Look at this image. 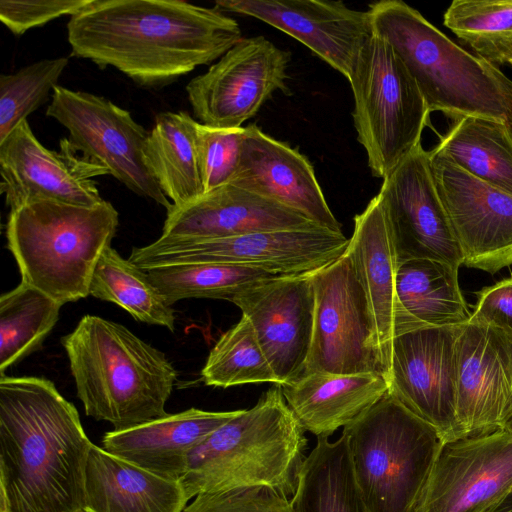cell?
Wrapping results in <instances>:
<instances>
[{"instance_id": "obj_29", "label": "cell", "mask_w": 512, "mask_h": 512, "mask_svg": "<svg viewBox=\"0 0 512 512\" xmlns=\"http://www.w3.org/2000/svg\"><path fill=\"white\" fill-rule=\"evenodd\" d=\"M294 512H368L356 482L345 435L317 437L290 500Z\"/></svg>"}, {"instance_id": "obj_16", "label": "cell", "mask_w": 512, "mask_h": 512, "mask_svg": "<svg viewBox=\"0 0 512 512\" xmlns=\"http://www.w3.org/2000/svg\"><path fill=\"white\" fill-rule=\"evenodd\" d=\"M399 263L429 259L463 265L462 253L432 175L429 154L418 145L383 179L379 193Z\"/></svg>"}, {"instance_id": "obj_23", "label": "cell", "mask_w": 512, "mask_h": 512, "mask_svg": "<svg viewBox=\"0 0 512 512\" xmlns=\"http://www.w3.org/2000/svg\"><path fill=\"white\" fill-rule=\"evenodd\" d=\"M312 226L318 225L302 214L228 183L185 206L172 207L167 211L161 235L217 239Z\"/></svg>"}, {"instance_id": "obj_17", "label": "cell", "mask_w": 512, "mask_h": 512, "mask_svg": "<svg viewBox=\"0 0 512 512\" xmlns=\"http://www.w3.org/2000/svg\"><path fill=\"white\" fill-rule=\"evenodd\" d=\"M512 494V433L505 429L442 445L419 512H492Z\"/></svg>"}, {"instance_id": "obj_5", "label": "cell", "mask_w": 512, "mask_h": 512, "mask_svg": "<svg viewBox=\"0 0 512 512\" xmlns=\"http://www.w3.org/2000/svg\"><path fill=\"white\" fill-rule=\"evenodd\" d=\"M367 11L374 34L402 61L430 112L506 119L511 80L497 67L458 46L403 1H378Z\"/></svg>"}, {"instance_id": "obj_25", "label": "cell", "mask_w": 512, "mask_h": 512, "mask_svg": "<svg viewBox=\"0 0 512 512\" xmlns=\"http://www.w3.org/2000/svg\"><path fill=\"white\" fill-rule=\"evenodd\" d=\"M188 501L180 481L92 444L85 471L87 512H183Z\"/></svg>"}, {"instance_id": "obj_4", "label": "cell", "mask_w": 512, "mask_h": 512, "mask_svg": "<svg viewBox=\"0 0 512 512\" xmlns=\"http://www.w3.org/2000/svg\"><path fill=\"white\" fill-rule=\"evenodd\" d=\"M280 384L241 409L189 454L179 480L188 500L225 489L269 486L293 496L307 445Z\"/></svg>"}, {"instance_id": "obj_28", "label": "cell", "mask_w": 512, "mask_h": 512, "mask_svg": "<svg viewBox=\"0 0 512 512\" xmlns=\"http://www.w3.org/2000/svg\"><path fill=\"white\" fill-rule=\"evenodd\" d=\"M197 123L184 111L162 112L146 139L145 164L175 208L205 194L196 148Z\"/></svg>"}, {"instance_id": "obj_41", "label": "cell", "mask_w": 512, "mask_h": 512, "mask_svg": "<svg viewBox=\"0 0 512 512\" xmlns=\"http://www.w3.org/2000/svg\"><path fill=\"white\" fill-rule=\"evenodd\" d=\"M492 512H512V494L509 495L500 505Z\"/></svg>"}, {"instance_id": "obj_38", "label": "cell", "mask_w": 512, "mask_h": 512, "mask_svg": "<svg viewBox=\"0 0 512 512\" xmlns=\"http://www.w3.org/2000/svg\"><path fill=\"white\" fill-rule=\"evenodd\" d=\"M183 512H294L289 498L269 486L198 494Z\"/></svg>"}, {"instance_id": "obj_6", "label": "cell", "mask_w": 512, "mask_h": 512, "mask_svg": "<svg viewBox=\"0 0 512 512\" xmlns=\"http://www.w3.org/2000/svg\"><path fill=\"white\" fill-rule=\"evenodd\" d=\"M118 224L119 214L106 200L93 207L35 201L10 210L7 247L21 282L64 305L90 295L96 265Z\"/></svg>"}, {"instance_id": "obj_42", "label": "cell", "mask_w": 512, "mask_h": 512, "mask_svg": "<svg viewBox=\"0 0 512 512\" xmlns=\"http://www.w3.org/2000/svg\"><path fill=\"white\" fill-rule=\"evenodd\" d=\"M505 122L512 134V81L510 82V98H509V107L506 115Z\"/></svg>"}, {"instance_id": "obj_14", "label": "cell", "mask_w": 512, "mask_h": 512, "mask_svg": "<svg viewBox=\"0 0 512 512\" xmlns=\"http://www.w3.org/2000/svg\"><path fill=\"white\" fill-rule=\"evenodd\" d=\"M0 174L10 210L41 200L96 206L104 199L93 178L110 175L103 165L78 155L68 138L60 140L59 151L47 149L27 120L0 143Z\"/></svg>"}, {"instance_id": "obj_45", "label": "cell", "mask_w": 512, "mask_h": 512, "mask_svg": "<svg viewBox=\"0 0 512 512\" xmlns=\"http://www.w3.org/2000/svg\"><path fill=\"white\" fill-rule=\"evenodd\" d=\"M510 64L512 65V62Z\"/></svg>"}, {"instance_id": "obj_35", "label": "cell", "mask_w": 512, "mask_h": 512, "mask_svg": "<svg viewBox=\"0 0 512 512\" xmlns=\"http://www.w3.org/2000/svg\"><path fill=\"white\" fill-rule=\"evenodd\" d=\"M208 386L227 388L248 383H277L250 321L241 319L211 349L201 371Z\"/></svg>"}, {"instance_id": "obj_18", "label": "cell", "mask_w": 512, "mask_h": 512, "mask_svg": "<svg viewBox=\"0 0 512 512\" xmlns=\"http://www.w3.org/2000/svg\"><path fill=\"white\" fill-rule=\"evenodd\" d=\"M460 438L505 429L512 416V331L469 319L456 340Z\"/></svg>"}, {"instance_id": "obj_33", "label": "cell", "mask_w": 512, "mask_h": 512, "mask_svg": "<svg viewBox=\"0 0 512 512\" xmlns=\"http://www.w3.org/2000/svg\"><path fill=\"white\" fill-rule=\"evenodd\" d=\"M168 305L189 298L227 300L249 286L276 276L265 271L227 263H191L156 267L146 271Z\"/></svg>"}, {"instance_id": "obj_7", "label": "cell", "mask_w": 512, "mask_h": 512, "mask_svg": "<svg viewBox=\"0 0 512 512\" xmlns=\"http://www.w3.org/2000/svg\"><path fill=\"white\" fill-rule=\"evenodd\" d=\"M368 512H419L444 444L435 428L389 391L343 427Z\"/></svg>"}, {"instance_id": "obj_37", "label": "cell", "mask_w": 512, "mask_h": 512, "mask_svg": "<svg viewBox=\"0 0 512 512\" xmlns=\"http://www.w3.org/2000/svg\"><path fill=\"white\" fill-rule=\"evenodd\" d=\"M244 137L245 127L197 123L196 148L205 193L231 182L240 164Z\"/></svg>"}, {"instance_id": "obj_24", "label": "cell", "mask_w": 512, "mask_h": 512, "mask_svg": "<svg viewBox=\"0 0 512 512\" xmlns=\"http://www.w3.org/2000/svg\"><path fill=\"white\" fill-rule=\"evenodd\" d=\"M239 411L190 408L128 429L106 432L102 446L117 457L179 481L185 473L190 452Z\"/></svg>"}, {"instance_id": "obj_44", "label": "cell", "mask_w": 512, "mask_h": 512, "mask_svg": "<svg viewBox=\"0 0 512 512\" xmlns=\"http://www.w3.org/2000/svg\"><path fill=\"white\" fill-rule=\"evenodd\" d=\"M78 512H87V511H86L85 509H82V510H80V511H78Z\"/></svg>"}, {"instance_id": "obj_21", "label": "cell", "mask_w": 512, "mask_h": 512, "mask_svg": "<svg viewBox=\"0 0 512 512\" xmlns=\"http://www.w3.org/2000/svg\"><path fill=\"white\" fill-rule=\"evenodd\" d=\"M230 183L294 210L320 227L342 232L310 161L255 124L245 127L240 164Z\"/></svg>"}, {"instance_id": "obj_31", "label": "cell", "mask_w": 512, "mask_h": 512, "mask_svg": "<svg viewBox=\"0 0 512 512\" xmlns=\"http://www.w3.org/2000/svg\"><path fill=\"white\" fill-rule=\"evenodd\" d=\"M89 293L117 304L140 322L175 330V311L146 271L123 258L112 246L104 250L96 265Z\"/></svg>"}, {"instance_id": "obj_8", "label": "cell", "mask_w": 512, "mask_h": 512, "mask_svg": "<svg viewBox=\"0 0 512 512\" xmlns=\"http://www.w3.org/2000/svg\"><path fill=\"white\" fill-rule=\"evenodd\" d=\"M348 81L357 140L373 176L384 179L421 144L431 112L402 61L374 32Z\"/></svg>"}, {"instance_id": "obj_43", "label": "cell", "mask_w": 512, "mask_h": 512, "mask_svg": "<svg viewBox=\"0 0 512 512\" xmlns=\"http://www.w3.org/2000/svg\"><path fill=\"white\" fill-rule=\"evenodd\" d=\"M505 430L509 431L510 433H512V416L511 418L509 419V421L507 422L506 426H505Z\"/></svg>"}, {"instance_id": "obj_32", "label": "cell", "mask_w": 512, "mask_h": 512, "mask_svg": "<svg viewBox=\"0 0 512 512\" xmlns=\"http://www.w3.org/2000/svg\"><path fill=\"white\" fill-rule=\"evenodd\" d=\"M63 305L21 282L0 297V372L39 349Z\"/></svg>"}, {"instance_id": "obj_1", "label": "cell", "mask_w": 512, "mask_h": 512, "mask_svg": "<svg viewBox=\"0 0 512 512\" xmlns=\"http://www.w3.org/2000/svg\"><path fill=\"white\" fill-rule=\"evenodd\" d=\"M72 54L162 88L222 57L243 37L218 8L180 0H91L70 17Z\"/></svg>"}, {"instance_id": "obj_12", "label": "cell", "mask_w": 512, "mask_h": 512, "mask_svg": "<svg viewBox=\"0 0 512 512\" xmlns=\"http://www.w3.org/2000/svg\"><path fill=\"white\" fill-rule=\"evenodd\" d=\"M290 59L264 36L242 38L186 85L194 116L211 127H242L274 92L290 94Z\"/></svg>"}, {"instance_id": "obj_2", "label": "cell", "mask_w": 512, "mask_h": 512, "mask_svg": "<svg viewBox=\"0 0 512 512\" xmlns=\"http://www.w3.org/2000/svg\"><path fill=\"white\" fill-rule=\"evenodd\" d=\"M92 442L48 379L0 377V497L10 512H78Z\"/></svg>"}, {"instance_id": "obj_30", "label": "cell", "mask_w": 512, "mask_h": 512, "mask_svg": "<svg viewBox=\"0 0 512 512\" xmlns=\"http://www.w3.org/2000/svg\"><path fill=\"white\" fill-rule=\"evenodd\" d=\"M434 149L468 174L512 195V134L505 120L457 117Z\"/></svg>"}, {"instance_id": "obj_22", "label": "cell", "mask_w": 512, "mask_h": 512, "mask_svg": "<svg viewBox=\"0 0 512 512\" xmlns=\"http://www.w3.org/2000/svg\"><path fill=\"white\" fill-rule=\"evenodd\" d=\"M346 252L367 299L373 345L385 374L392 340L406 332V326L396 294L400 263L378 195L354 217Z\"/></svg>"}, {"instance_id": "obj_36", "label": "cell", "mask_w": 512, "mask_h": 512, "mask_svg": "<svg viewBox=\"0 0 512 512\" xmlns=\"http://www.w3.org/2000/svg\"><path fill=\"white\" fill-rule=\"evenodd\" d=\"M68 58L43 59L0 77V143L53 94Z\"/></svg>"}, {"instance_id": "obj_3", "label": "cell", "mask_w": 512, "mask_h": 512, "mask_svg": "<svg viewBox=\"0 0 512 512\" xmlns=\"http://www.w3.org/2000/svg\"><path fill=\"white\" fill-rule=\"evenodd\" d=\"M61 343L87 416L124 430L168 414L177 371L125 326L85 315Z\"/></svg>"}, {"instance_id": "obj_10", "label": "cell", "mask_w": 512, "mask_h": 512, "mask_svg": "<svg viewBox=\"0 0 512 512\" xmlns=\"http://www.w3.org/2000/svg\"><path fill=\"white\" fill-rule=\"evenodd\" d=\"M46 114L66 128L78 154L103 165L137 195L172 209L145 164L149 132L129 111L104 97L56 86Z\"/></svg>"}, {"instance_id": "obj_20", "label": "cell", "mask_w": 512, "mask_h": 512, "mask_svg": "<svg viewBox=\"0 0 512 512\" xmlns=\"http://www.w3.org/2000/svg\"><path fill=\"white\" fill-rule=\"evenodd\" d=\"M215 7L259 19L304 44L350 78L357 57L373 35L368 11L326 0H217Z\"/></svg>"}, {"instance_id": "obj_39", "label": "cell", "mask_w": 512, "mask_h": 512, "mask_svg": "<svg viewBox=\"0 0 512 512\" xmlns=\"http://www.w3.org/2000/svg\"><path fill=\"white\" fill-rule=\"evenodd\" d=\"M91 0H1V22L14 34L43 26L64 15L73 16Z\"/></svg>"}, {"instance_id": "obj_34", "label": "cell", "mask_w": 512, "mask_h": 512, "mask_svg": "<svg viewBox=\"0 0 512 512\" xmlns=\"http://www.w3.org/2000/svg\"><path fill=\"white\" fill-rule=\"evenodd\" d=\"M443 22L491 65L512 62V0H454Z\"/></svg>"}, {"instance_id": "obj_9", "label": "cell", "mask_w": 512, "mask_h": 512, "mask_svg": "<svg viewBox=\"0 0 512 512\" xmlns=\"http://www.w3.org/2000/svg\"><path fill=\"white\" fill-rule=\"evenodd\" d=\"M349 239L320 226L249 233L228 238L187 239L160 236L134 247L129 260L144 271L191 263H227L272 275L315 272L341 257Z\"/></svg>"}, {"instance_id": "obj_27", "label": "cell", "mask_w": 512, "mask_h": 512, "mask_svg": "<svg viewBox=\"0 0 512 512\" xmlns=\"http://www.w3.org/2000/svg\"><path fill=\"white\" fill-rule=\"evenodd\" d=\"M459 267L429 260L399 264L396 294L406 332L422 327L460 326L471 313L458 282Z\"/></svg>"}, {"instance_id": "obj_11", "label": "cell", "mask_w": 512, "mask_h": 512, "mask_svg": "<svg viewBox=\"0 0 512 512\" xmlns=\"http://www.w3.org/2000/svg\"><path fill=\"white\" fill-rule=\"evenodd\" d=\"M312 280L314 327L303 373L385 376L373 345L367 299L347 252L313 272Z\"/></svg>"}, {"instance_id": "obj_26", "label": "cell", "mask_w": 512, "mask_h": 512, "mask_svg": "<svg viewBox=\"0 0 512 512\" xmlns=\"http://www.w3.org/2000/svg\"><path fill=\"white\" fill-rule=\"evenodd\" d=\"M280 386L300 425L317 437H330L388 391L385 376L377 373H303Z\"/></svg>"}, {"instance_id": "obj_15", "label": "cell", "mask_w": 512, "mask_h": 512, "mask_svg": "<svg viewBox=\"0 0 512 512\" xmlns=\"http://www.w3.org/2000/svg\"><path fill=\"white\" fill-rule=\"evenodd\" d=\"M432 175L463 265L494 274L512 265V195L428 151Z\"/></svg>"}, {"instance_id": "obj_40", "label": "cell", "mask_w": 512, "mask_h": 512, "mask_svg": "<svg viewBox=\"0 0 512 512\" xmlns=\"http://www.w3.org/2000/svg\"><path fill=\"white\" fill-rule=\"evenodd\" d=\"M470 319L512 331V276L477 292Z\"/></svg>"}, {"instance_id": "obj_13", "label": "cell", "mask_w": 512, "mask_h": 512, "mask_svg": "<svg viewBox=\"0 0 512 512\" xmlns=\"http://www.w3.org/2000/svg\"><path fill=\"white\" fill-rule=\"evenodd\" d=\"M460 326L422 327L395 336L385 373L388 391L435 428L444 443L460 439L456 413Z\"/></svg>"}, {"instance_id": "obj_19", "label": "cell", "mask_w": 512, "mask_h": 512, "mask_svg": "<svg viewBox=\"0 0 512 512\" xmlns=\"http://www.w3.org/2000/svg\"><path fill=\"white\" fill-rule=\"evenodd\" d=\"M312 273L266 278L232 301L252 324L278 384L299 377L309 356L315 310Z\"/></svg>"}]
</instances>
